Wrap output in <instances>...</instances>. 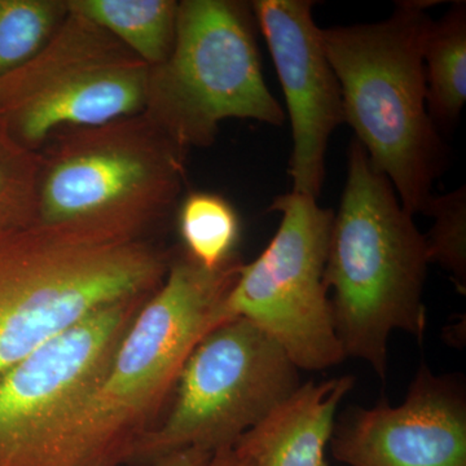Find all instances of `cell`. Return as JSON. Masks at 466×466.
<instances>
[{"instance_id":"cell-1","label":"cell","mask_w":466,"mask_h":466,"mask_svg":"<svg viewBox=\"0 0 466 466\" xmlns=\"http://www.w3.org/2000/svg\"><path fill=\"white\" fill-rule=\"evenodd\" d=\"M238 257L220 268L173 257L164 283L137 312L99 381L58 431L46 466H121L156 428L196 346L232 319L227 299Z\"/></svg>"},{"instance_id":"cell-2","label":"cell","mask_w":466,"mask_h":466,"mask_svg":"<svg viewBox=\"0 0 466 466\" xmlns=\"http://www.w3.org/2000/svg\"><path fill=\"white\" fill-rule=\"evenodd\" d=\"M428 265L425 236L401 207L390 180L354 140L325 267L334 329L345 357L367 361L385 380L391 333L404 330L422 339Z\"/></svg>"},{"instance_id":"cell-3","label":"cell","mask_w":466,"mask_h":466,"mask_svg":"<svg viewBox=\"0 0 466 466\" xmlns=\"http://www.w3.org/2000/svg\"><path fill=\"white\" fill-rule=\"evenodd\" d=\"M431 5L407 0L381 23L321 29L345 122L412 217L425 213L446 159L426 109L422 47Z\"/></svg>"},{"instance_id":"cell-4","label":"cell","mask_w":466,"mask_h":466,"mask_svg":"<svg viewBox=\"0 0 466 466\" xmlns=\"http://www.w3.org/2000/svg\"><path fill=\"white\" fill-rule=\"evenodd\" d=\"M170 263L143 238L41 223L0 231V375L95 309L152 296Z\"/></svg>"},{"instance_id":"cell-5","label":"cell","mask_w":466,"mask_h":466,"mask_svg":"<svg viewBox=\"0 0 466 466\" xmlns=\"http://www.w3.org/2000/svg\"><path fill=\"white\" fill-rule=\"evenodd\" d=\"M36 220L142 238L179 200L187 150L146 113L66 128L38 150Z\"/></svg>"},{"instance_id":"cell-6","label":"cell","mask_w":466,"mask_h":466,"mask_svg":"<svg viewBox=\"0 0 466 466\" xmlns=\"http://www.w3.org/2000/svg\"><path fill=\"white\" fill-rule=\"evenodd\" d=\"M253 21L242 3H179L173 51L150 67L143 112L183 149L210 146L228 118L283 125V108L263 76Z\"/></svg>"},{"instance_id":"cell-7","label":"cell","mask_w":466,"mask_h":466,"mask_svg":"<svg viewBox=\"0 0 466 466\" xmlns=\"http://www.w3.org/2000/svg\"><path fill=\"white\" fill-rule=\"evenodd\" d=\"M299 370L256 324L228 319L193 350L167 415L137 441L126 465L153 466L179 451L214 453L235 446L299 388Z\"/></svg>"},{"instance_id":"cell-8","label":"cell","mask_w":466,"mask_h":466,"mask_svg":"<svg viewBox=\"0 0 466 466\" xmlns=\"http://www.w3.org/2000/svg\"><path fill=\"white\" fill-rule=\"evenodd\" d=\"M149 75L150 66L115 36L69 9L50 42L0 78V119L38 152L57 131L142 113Z\"/></svg>"},{"instance_id":"cell-9","label":"cell","mask_w":466,"mask_h":466,"mask_svg":"<svg viewBox=\"0 0 466 466\" xmlns=\"http://www.w3.org/2000/svg\"><path fill=\"white\" fill-rule=\"evenodd\" d=\"M291 191L271 210L281 223L258 258L240 267L227 309L248 319L287 352L299 370H324L345 359L325 285L334 213Z\"/></svg>"},{"instance_id":"cell-10","label":"cell","mask_w":466,"mask_h":466,"mask_svg":"<svg viewBox=\"0 0 466 466\" xmlns=\"http://www.w3.org/2000/svg\"><path fill=\"white\" fill-rule=\"evenodd\" d=\"M149 297L95 309L0 375V466H46Z\"/></svg>"},{"instance_id":"cell-11","label":"cell","mask_w":466,"mask_h":466,"mask_svg":"<svg viewBox=\"0 0 466 466\" xmlns=\"http://www.w3.org/2000/svg\"><path fill=\"white\" fill-rule=\"evenodd\" d=\"M309 0H256L250 9L267 46L289 112L293 191L318 200L330 135L345 122L341 87L324 50Z\"/></svg>"},{"instance_id":"cell-12","label":"cell","mask_w":466,"mask_h":466,"mask_svg":"<svg viewBox=\"0 0 466 466\" xmlns=\"http://www.w3.org/2000/svg\"><path fill=\"white\" fill-rule=\"evenodd\" d=\"M330 441L349 466H466L464 389L422 366L400 406L355 408Z\"/></svg>"},{"instance_id":"cell-13","label":"cell","mask_w":466,"mask_h":466,"mask_svg":"<svg viewBox=\"0 0 466 466\" xmlns=\"http://www.w3.org/2000/svg\"><path fill=\"white\" fill-rule=\"evenodd\" d=\"M354 385L351 376L300 385L236 441L250 466H330L327 444L332 440L337 408Z\"/></svg>"},{"instance_id":"cell-14","label":"cell","mask_w":466,"mask_h":466,"mask_svg":"<svg viewBox=\"0 0 466 466\" xmlns=\"http://www.w3.org/2000/svg\"><path fill=\"white\" fill-rule=\"evenodd\" d=\"M70 11L96 24L147 66L170 56L177 33L175 0H66Z\"/></svg>"},{"instance_id":"cell-15","label":"cell","mask_w":466,"mask_h":466,"mask_svg":"<svg viewBox=\"0 0 466 466\" xmlns=\"http://www.w3.org/2000/svg\"><path fill=\"white\" fill-rule=\"evenodd\" d=\"M426 109L434 125L458 121L466 101V5L456 2L431 21L422 47Z\"/></svg>"},{"instance_id":"cell-16","label":"cell","mask_w":466,"mask_h":466,"mask_svg":"<svg viewBox=\"0 0 466 466\" xmlns=\"http://www.w3.org/2000/svg\"><path fill=\"white\" fill-rule=\"evenodd\" d=\"M177 225L184 253L204 268L214 271L235 258L240 219L222 196L189 193L180 205Z\"/></svg>"},{"instance_id":"cell-17","label":"cell","mask_w":466,"mask_h":466,"mask_svg":"<svg viewBox=\"0 0 466 466\" xmlns=\"http://www.w3.org/2000/svg\"><path fill=\"white\" fill-rule=\"evenodd\" d=\"M67 14L66 0H0V78L32 60Z\"/></svg>"},{"instance_id":"cell-18","label":"cell","mask_w":466,"mask_h":466,"mask_svg":"<svg viewBox=\"0 0 466 466\" xmlns=\"http://www.w3.org/2000/svg\"><path fill=\"white\" fill-rule=\"evenodd\" d=\"M39 152L18 143L0 119V231L36 220Z\"/></svg>"},{"instance_id":"cell-19","label":"cell","mask_w":466,"mask_h":466,"mask_svg":"<svg viewBox=\"0 0 466 466\" xmlns=\"http://www.w3.org/2000/svg\"><path fill=\"white\" fill-rule=\"evenodd\" d=\"M425 216L434 226L425 236L429 263H438L452 275L460 293L466 288V192L465 187L443 196H433Z\"/></svg>"},{"instance_id":"cell-20","label":"cell","mask_w":466,"mask_h":466,"mask_svg":"<svg viewBox=\"0 0 466 466\" xmlns=\"http://www.w3.org/2000/svg\"><path fill=\"white\" fill-rule=\"evenodd\" d=\"M211 455L213 453L204 452L200 450H184L159 460L153 466H205L210 460Z\"/></svg>"},{"instance_id":"cell-21","label":"cell","mask_w":466,"mask_h":466,"mask_svg":"<svg viewBox=\"0 0 466 466\" xmlns=\"http://www.w3.org/2000/svg\"><path fill=\"white\" fill-rule=\"evenodd\" d=\"M205 466H250V464L238 455L233 447H228L214 452Z\"/></svg>"}]
</instances>
